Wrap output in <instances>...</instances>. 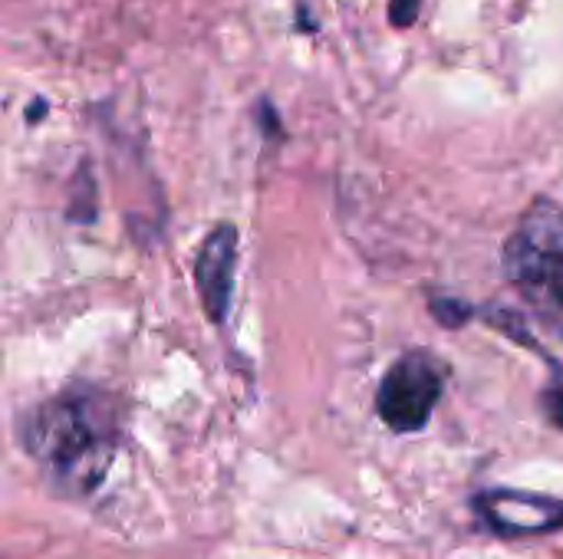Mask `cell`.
I'll return each mask as SVG.
<instances>
[{
  "label": "cell",
  "instance_id": "obj_4",
  "mask_svg": "<svg viewBox=\"0 0 563 559\" xmlns=\"http://www.w3.org/2000/svg\"><path fill=\"white\" fill-rule=\"evenodd\" d=\"M238 227L231 221L214 224L198 250L195 260V287H198V300L201 310L208 316V323L224 326L228 313H231V293H234V270H238Z\"/></svg>",
  "mask_w": 563,
  "mask_h": 559
},
{
  "label": "cell",
  "instance_id": "obj_2",
  "mask_svg": "<svg viewBox=\"0 0 563 559\" xmlns=\"http://www.w3.org/2000/svg\"><path fill=\"white\" fill-rule=\"evenodd\" d=\"M501 267L548 316H563V204L534 198L501 250Z\"/></svg>",
  "mask_w": 563,
  "mask_h": 559
},
{
  "label": "cell",
  "instance_id": "obj_5",
  "mask_svg": "<svg viewBox=\"0 0 563 559\" xmlns=\"http://www.w3.org/2000/svg\"><path fill=\"white\" fill-rule=\"evenodd\" d=\"M475 511L498 537H541L563 527V501L541 494L488 491L475 497Z\"/></svg>",
  "mask_w": 563,
  "mask_h": 559
},
{
  "label": "cell",
  "instance_id": "obj_6",
  "mask_svg": "<svg viewBox=\"0 0 563 559\" xmlns=\"http://www.w3.org/2000/svg\"><path fill=\"white\" fill-rule=\"evenodd\" d=\"M429 310H432V316H435L442 326H452V329H459V326H465L468 320H475V306L465 303V300H459V297H439V300L429 303Z\"/></svg>",
  "mask_w": 563,
  "mask_h": 559
},
{
  "label": "cell",
  "instance_id": "obj_7",
  "mask_svg": "<svg viewBox=\"0 0 563 559\" xmlns=\"http://www.w3.org/2000/svg\"><path fill=\"white\" fill-rule=\"evenodd\" d=\"M422 13V0H389V23L396 30H409Z\"/></svg>",
  "mask_w": 563,
  "mask_h": 559
},
{
  "label": "cell",
  "instance_id": "obj_3",
  "mask_svg": "<svg viewBox=\"0 0 563 559\" xmlns=\"http://www.w3.org/2000/svg\"><path fill=\"white\" fill-rule=\"evenodd\" d=\"M445 392V366L432 353H406L399 356L379 382L376 412L379 418L399 432H422L442 402Z\"/></svg>",
  "mask_w": 563,
  "mask_h": 559
},
{
  "label": "cell",
  "instance_id": "obj_1",
  "mask_svg": "<svg viewBox=\"0 0 563 559\" xmlns=\"http://www.w3.org/2000/svg\"><path fill=\"white\" fill-rule=\"evenodd\" d=\"M20 445L56 494L86 497L112 465L119 409L102 389L73 382L23 415Z\"/></svg>",
  "mask_w": 563,
  "mask_h": 559
}]
</instances>
